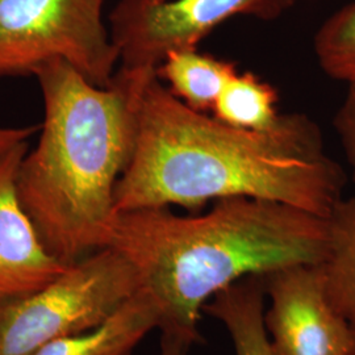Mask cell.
<instances>
[{
	"label": "cell",
	"instance_id": "cell-15",
	"mask_svg": "<svg viewBox=\"0 0 355 355\" xmlns=\"http://www.w3.org/2000/svg\"><path fill=\"white\" fill-rule=\"evenodd\" d=\"M334 127L343 144L347 162L352 167L355 186V82L347 83L343 104L334 117Z\"/></svg>",
	"mask_w": 355,
	"mask_h": 355
},
{
	"label": "cell",
	"instance_id": "cell-7",
	"mask_svg": "<svg viewBox=\"0 0 355 355\" xmlns=\"http://www.w3.org/2000/svg\"><path fill=\"white\" fill-rule=\"evenodd\" d=\"M274 355H355V334L330 302L318 265L284 267L262 277Z\"/></svg>",
	"mask_w": 355,
	"mask_h": 355
},
{
	"label": "cell",
	"instance_id": "cell-17",
	"mask_svg": "<svg viewBox=\"0 0 355 355\" xmlns=\"http://www.w3.org/2000/svg\"><path fill=\"white\" fill-rule=\"evenodd\" d=\"M193 343L175 334L162 333L161 349L158 355H187Z\"/></svg>",
	"mask_w": 355,
	"mask_h": 355
},
{
	"label": "cell",
	"instance_id": "cell-11",
	"mask_svg": "<svg viewBox=\"0 0 355 355\" xmlns=\"http://www.w3.org/2000/svg\"><path fill=\"white\" fill-rule=\"evenodd\" d=\"M237 73L234 64L198 49L170 51L157 69V76L178 99L189 107L208 114Z\"/></svg>",
	"mask_w": 355,
	"mask_h": 355
},
{
	"label": "cell",
	"instance_id": "cell-9",
	"mask_svg": "<svg viewBox=\"0 0 355 355\" xmlns=\"http://www.w3.org/2000/svg\"><path fill=\"white\" fill-rule=\"evenodd\" d=\"M158 325L154 305L140 290L98 328L53 341L33 355H133Z\"/></svg>",
	"mask_w": 355,
	"mask_h": 355
},
{
	"label": "cell",
	"instance_id": "cell-1",
	"mask_svg": "<svg viewBox=\"0 0 355 355\" xmlns=\"http://www.w3.org/2000/svg\"><path fill=\"white\" fill-rule=\"evenodd\" d=\"M343 173L318 124L282 114L263 130L232 127L196 111L153 76L141 98L135 148L114 190L116 214L253 198L329 217Z\"/></svg>",
	"mask_w": 355,
	"mask_h": 355
},
{
	"label": "cell",
	"instance_id": "cell-18",
	"mask_svg": "<svg viewBox=\"0 0 355 355\" xmlns=\"http://www.w3.org/2000/svg\"><path fill=\"white\" fill-rule=\"evenodd\" d=\"M149 3H161V1H165V0H146Z\"/></svg>",
	"mask_w": 355,
	"mask_h": 355
},
{
	"label": "cell",
	"instance_id": "cell-13",
	"mask_svg": "<svg viewBox=\"0 0 355 355\" xmlns=\"http://www.w3.org/2000/svg\"><path fill=\"white\" fill-rule=\"evenodd\" d=\"M212 114L232 127L253 130L274 127L282 116L277 89L253 73L239 71L221 91Z\"/></svg>",
	"mask_w": 355,
	"mask_h": 355
},
{
	"label": "cell",
	"instance_id": "cell-10",
	"mask_svg": "<svg viewBox=\"0 0 355 355\" xmlns=\"http://www.w3.org/2000/svg\"><path fill=\"white\" fill-rule=\"evenodd\" d=\"M265 290L261 277L241 280L218 292L203 312L228 331L236 355H274L265 327Z\"/></svg>",
	"mask_w": 355,
	"mask_h": 355
},
{
	"label": "cell",
	"instance_id": "cell-16",
	"mask_svg": "<svg viewBox=\"0 0 355 355\" xmlns=\"http://www.w3.org/2000/svg\"><path fill=\"white\" fill-rule=\"evenodd\" d=\"M37 130L38 127H0V159L17 145L28 142Z\"/></svg>",
	"mask_w": 355,
	"mask_h": 355
},
{
	"label": "cell",
	"instance_id": "cell-6",
	"mask_svg": "<svg viewBox=\"0 0 355 355\" xmlns=\"http://www.w3.org/2000/svg\"><path fill=\"white\" fill-rule=\"evenodd\" d=\"M295 0H120L110 13V32L120 67L157 70L173 51L198 44L236 16L275 20Z\"/></svg>",
	"mask_w": 355,
	"mask_h": 355
},
{
	"label": "cell",
	"instance_id": "cell-14",
	"mask_svg": "<svg viewBox=\"0 0 355 355\" xmlns=\"http://www.w3.org/2000/svg\"><path fill=\"white\" fill-rule=\"evenodd\" d=\"M321 70L330 78L355 82V1L331 13L313 38Z\"/></svg>",
	"mask_w": 355,
	"mask_h": 355
},
{
	"label": "cell",
	"instance_id": "cell-12",
	"mask_svg": "<svg viewBox=\"0 0 355 355\" xmlns=\"http://www.w3.org/2000/svg\"><path fill=\"white\" fill-rule=\"evenodd\" d=\"M329 218V245L318 265L330 302L355 334V195L343 199Z\"/></svg>",
	"mask_w": 355,
	"mask_h": 355
},
{
	"label": "cell",
	"instance_id": "cell-5",
	"mask_svg": "<svg viewBox=\"0 0 355 355\" xmlns=\"http://www.w3.org/2000/svg\"><path fill=\"white\" fill-rule=\"evenodd\" d=\"M105 0H0V78L33 76L62 60L99 87L120 64L103 20Z\"/></svg>",
	"mask_w": 355,
	"mask_h": 355
},
{
	"label": "cell",
	"instance_id": "cell-2",
	"mask_svg": "<svg viewBox=\"0 0 355 355\" xmlns=\"http://www.w3.org/2000/svg\"><path fill=\"white\" fill-rule=\"evenodd\" d=\"M328 245V217L229 198L203 215H177L170 208L119 212L105 248L135 268L157 311L158 329L198 343L204 305L218 292L284 267L320 265Z\"/></svg>",
	"mask_w": 355,
	"mask_h": 355
},
{
	"label": "cell",
	"instance_id": "cell-4",
	"mask_svg": "<svg viewBox=\"0 0 355 355\" xmlns=\"http://www.w3.org/2000/svg\"><path fill=\"white\" fill-rule=\"evenodd\" d=\"M139 291L137 274L123 254L96 250L45 287L0 304V355H33L95 329Z\"/></svg>",
	"mask_w": 355,
	"mask_h": 355
},
{
	"label": "cell",
	"instance_id": "cell-3",
	"mask_svg": "<svg viewBox=\"0 0 355 355\" xmlns=\"http://www.w3.org/2000/svg\"><path fill=\"white\" fill-rule=\"evenodd\" d=\"M155 74L119 67L111 85L99 87L62 60L33 74L45 116L16 187L44 245L67 266L107 246L116 184L133 153L144 89Z\"/></svg>",
	"mask_w": 355,
	"mask_h": 355
},
{
	"label": "cell",
	"instance_id": "cell-8",
	"mask_svg": "<svg viewBox=\"0 0 355 355\" xmlns=\"http://www.w3.org/2000/svg\"><path fill=\"white\" fill-rule=\"evenodd\" d=\"M28 142L0 159V304L57 279L67 265L46 249L19 199L16 178Z\"/></svg>",
	"mask_w": 355,
	"mask_h": 355
}]
</instances>
